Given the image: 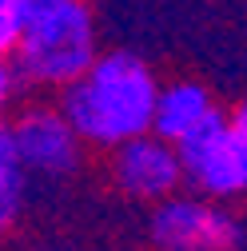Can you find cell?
I'll return each mask as SVG.
<instances>
[{
    "instance_id": "1",
    "label": "cell",
    "mask_w": 247,
    "mask_h": 251,
    "mask_svg": "<svg viewBox=\"0 0 247 251\" xmlns=\"http://www.w3.org/2000/svg\"><path fill=\"white\" fill-rule=\"evenodd\" d=\"M160 84L140 56L108 52L76 84L64 88L60 108L72 120L84 144L120 148L124 140L151 132Z\"/></svg>"
},
{
    "instance_id": "2",
    "label": "cell",
    "mask_w": 247,
    "mask_h": 251,
    "mask_svg": "<svg viewBox=\"0 0 247 251\" xmlns=\"http://www.w3.org/2000/svg\"><path fill=\"white\" fill-rule=\"evenodd\" d=\"M16 16L20 40L12 68L24 84L64 92L100 60L96 24L84 0H16Z\"/></svg>"
},
{
    "instance_id": "3",
    "label": "cell",
    "mask_w": 247,
    "mask_h": 251,
    "mask_svg": "<svg viewBox=\"0 0 247 251\" xmlns=\"http://www.w3.org/2000/svg\"><path fill=\"white\" fill-rule=\"evenodd\" d=\"M179 148L183 179L207 200H231L247 192V132L235 116L215 112Z\"/></svg>"
},
{
    "instance_id": "4",
    "label": "cell",
    "mask_w": 247,
    "mask_h": 251,
    "mask_svg": "<svg viewBox=\"0 0 247 251\" xmlns=\"http://www.w3.org/2000/svg\"><path fill=\"white\" fill-rule=\"evenodd\" d=\"M239 235V219L231 211L192 196H172L151 215V243L160 251H231Z\"/></svg>"
},
{
    "instance_id": "5",
    "label": "cell",
    "mask_w": 247,
    "mask_h": 251,
    "mask_svg": "<svg viewBox=\"0 0 247 251\" xmlns=\"http://www.w3.org/2000/svg\"><path fill=\"white\" fill-rule=\"evenodd\" d=\"M112 176L120 183V192H128L132 200L164 203L183 183V160L172 140L144 132V136H132L120 148H112Z\"/></svg>"
},
{
    "instance_id": "6",
    "label": "cell",
    "mask_w": 247,
    "mask_h": 251,
    "mask_svg": "<svg viewBox=\"0 0 247 251\" xmlns=\"http://www.w3.org/2000/svg\"><path fill=\"white\" fill-rule=\"evenodd\" d=\"M12 136H16V151H20V164L24 172H36V176H68L80 164V132L72 128V120L64 116V108H24L12 124Z\"/></svg>"
},
{
    "instance_id": "7",
    "label": "cell",
    "mask_w": 247,
    "mask_h": 251,
    "mask_svg": "<svg viewBox=\"0 0 247 251\" xmlns=\"http://www.w3.org/2000/svg\"><path fill=\"white\" fill-rule=\"evenodd\" d=\"M220 112L211 100V92L196 80H175L168 88H160V100H156V120H151V132L183 144L192 132H199L203 124Z\"/></svg>"
},
{
    "instance_id": "8",
    "label": "cell",
    "mask_w": 247,
    "mask_h": 251,
    "mask_svg": "<svg viewBox=\"0 0 247 251\" xmlns=\"http://www.w3.org/2000/svg\"><path fill=\"white\" fill-rule=\"evenodd\" d=\"M20 207H24V164H20L12 128L0 124V231L16 224Z\"/></svg>"
},
{
    "instance_id": "9",
    "label": "cell",
    "mask_w": 247,
    "mask_h": 251,
    "mask_svg": "<svg viewBox=\"0 0 247 251\" xmlns=\"http://www.w3.org/2000/svg\"><path fill=\"white\" fill-rule=\"evenodd\" d=\"M20 40V16H16V0H0V56H12Z\"/></svg>"
},
{
    "instance_id": "10",
    "label": "cell",
    "mask_w": 247,
    "mask_h": 251,
    "mask_svg": "<svg viewBox=\"0 0 247 251\" xmlns=\"http://www.w3.org/2000/svg\"><path fill=\"white\" fill-rule=\"evenodd\" d=\"M16 68H12V56H0V112H4V104L12 100V88H16Z\"/></svg>"
},
{
    "instance_id": "11",
    "label": "cell",
    "mask_w": 247,
    "mask_h": 251,
    "mask_svg": "<svg viewBox=\"0 0 247 251\" xmlns=\"http://www.w3.org/2000/svg\"><path fill=\"white\" fill-rule=\"evenodd\" d=\"M235 120H239V124H243V132H247V100H243V108H239V112H235Z\"/></svg>"
}]
</instances>
